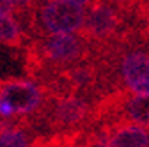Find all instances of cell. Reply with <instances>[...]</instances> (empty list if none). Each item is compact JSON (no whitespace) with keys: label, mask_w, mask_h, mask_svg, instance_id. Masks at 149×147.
<instances>
[{"label":"cell","mask_w":149,"mask_h":147,"mask_svg":"<svg viewBox=\"0 0 149 147\" xmlns=\"http://www.w3.org/2000/svg\"><path fill=\"white\" fill-rule=\"evenodd\" d=\"M0 12H13V7H11V4L7 0H0Z\"/></svg>","instance_id":"9"},{"label":"cell","mask_w":149,"mask_h":147,"mask_svg":"<svg viewBox=\"0 0 149 147\" xmlns=\"http://www.w3.org/2000/svg\"><path fill=\"white\" fill-rule=\"evenodd\" d=\"M0 98L14 117H37L48 101V90L34 80H0Z\"/></svg>","instance_id":"3"},{"label":"cell","mask_w":149,"mask_h":147,"mask_svg":"<svg viewBox=\"0 0 149 147\" xmlns=\"http://www.w3.org/2000/svg\"><path fill=\"white\" fill-rule=\"evenodd\" d=\"M71 2L78 4V6H89V4H96L98 0H71Z\"/></svg>","instance_id":"10"},{"label":"cell","mask_w":149,"mask_h":147,"mask_svg":"<svg viewBox=\"0 0 149 147\" xmlns=\"http://www.w3.org/2000/svg\"><path fill=\"white\" fill-rule=\"evenodd\" d=\"M0 105H2V98H0Z\"/></svg>","instance_id":"11"},{"label":"cell","mask_w":149,"mask_h":147,"mask_svg":"<svg viewBox=\"0 0 149 147\" xmlns=\"http://www.w3.org/2000/svg\"><path fill=\"white\" fill-rule=\"evenodd\" d=\"M13 7V12L16 14V18H22V21L25 23L30 14L39 7V0H7Z\"/></svg>","instance_id":"8"},{"label":"cell","mask_w":149,"mask_h":147,"mask_svg":"<svg viewBox=\"0 0 149 147\" xmlns=\"http://www.w3.org/2000/svg\"><path fill=\"white\" fill-rule=\"evenodd\" d=\"M39 115L55 133H71L80 131L78 126L92 119V108L78 94H48Z\"/></svg>","instance_id":"2"},{"label":"cell","mask_w":149,"mask_h":147,"mask_svg":"<svg viewBox=\"0 0 149 147\" xmlns=\"http://www.w3.org/2000/svg\"><path fill=\"white\" fill-rule=\"evenodd\" d=\"M0 43L11 48H25L27 39L20 20L13 12H0Z\"/></svg>","instance_id":"7"},{"label":"cell","mask_w":149,"mask_h":147,"mask_svg":"<svg viewBox=\"0 0 149 147\" xmlns=\"http://www.w3.org/2000/svg\"><path fill=\"white\" fill-rule=\"evenodd\" d=\"M77 147H84V145H77Z\"/></svg>","instance_id":"12"},{"label":"cell","mask_w":149,"mask_h":147,"mask_svg":"<svg viewBox=\"0 0 149 147\" xmlns=\"http://www.w3.org/2000/svg\"><path fill=\"white\" fill-rule=\"evenodd\" d=\"M121 21V14L116 6L98 0L85 12L82 35L87 39V43H108L119 32Z\"/></svg>","instance_id":"4"},{"label":"cell","mask_w":149,"mask_h":147,"mask_svg":"<svg viewBox=\"0 0 149 147\" xmlns=\"http://www.w3.org/2000/svg\"><path fill=\"white\" fill-rule=\"evenodd\" d=\"M0 147H32L27 121H6L0 124Z\"/></svg>","instance_id":"6"},{"label":"cell","mask_w":149,"mask_h":147,"mask_svg":"<svg viewBox=\"0 0 149 147\" xmlns=\"http://www.w3.org/2000/svg\"><path fill=\"white\" fill-rule=\"evenodd\" d=\"M85 9L71 0H53L37 7L25 21L30 32L37 37L53 34H74L82 32L85 21Z\"/></svg>","instance_id":"1"},{"label":"cell","mask_w":149,"mask_h":147,"mask_svg":"<svg viewBox=\"0 0 149 147\" xmlns=\"http://www.w3.org/2000/svg\"><path fill=\"white\" fill-rule=\"evenodd\" d=\"M121 78L132 94L149 96V55L128 51L121 59Z\"/></svg>","instance_id":"5"},{"label":"cell","mask_w":149,"mask_h":147,"mask_svg":"<svg viewBox=\"0 0 149 147\" xmlns=\"http://www.w3.org/2000/svg\"><path fill=\"white\" fill-rule=\"evenodd\" d=\"M48 2H53V0H48Z\"/></svg>","instance_id":"13"}]
</instances>
